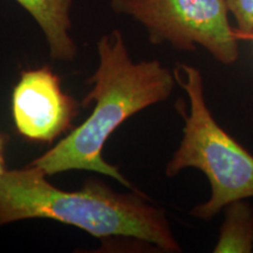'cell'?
<instances>
[{
	"mask_svg": "<svg viewBox=\"0 0 253 253\" xmlns=\"http://www.w3.org/2000/svg\"><path fill=\"white\" fill-rule=\"evenodd\" d=\"M36 20L46 38L50 58L73 61L77 45L71 36L73 0H15Z\"/></svg>",
	"mask_w": 253,
	"mask_h": 253,
	"instance_id": "cell-6",
	"label": "cell"
},
{
	"mask_svg": "<svg viewBox=\"0 0 253 253\" xmlns=\"http://www.w3.org/2000/svg\"><path fill=\"white\" fill-rule=\"evenodd\" d=\"M5 171H6L5 160H4V156H2V154H0V176H1Z\"/></svg>",
	"mask_w": 253,
	"mask_h": 253,
	"instance_id": "cell-9",
	"label": "cell"
},
{
	"mask_svg": "<svg viewBox=\"0 0 253 253\" xmlns=\"http://www.w3.org/2000/svg\"><path fill=\"white\" fill-rule=\"evenodd\" d=\"M4 145H5V138H4V136L0 134V154H2Z\"/></svg>",
	"mask_w": 253,
	"mask_h": 253,
	"instance_id": "cell-10",
	"label": "cell"
},
{
	"mask_svg": "<svg viewBox=\"0 0 253 253\" xmlns=\"http://www.w3.org/2000/svg\"><path fill=\"white\" fill-rule=\"evenodd\" d=\"M99 67L87 80L91 89L82 106H95L84 123L31 166L48 175L87 170L109 176L132 189L118 168L103 158V148L126 120L148 107L166 101L175 87V75L157 60L134 62L121 32L115 30L97 42Z\"/></svg>",
	"mask_w": 253,
	"mask_h": 253,
	"instance_id": "cell-1",
	"label": "cell"
},
{
	"mask_svg": "<svg viewBox=\"0 0 253 253\" xmlns=\"http://www.w3.org/2000/svg\"><path fill=\"white\" fill-rule=\"evenodd\" d=\"M237 23L239 39H250L253 33V0H226Z\"/></svg>",
	"mask_w": 253,
	"mask_h": 253,
	"instance_id": "cell-8",
	"label": "cell"
},
{
	"mask_svg": "<svg viewBox=\"0 0 253 253\" xmlns=\"http://www.w3.org/2000/svg\"><path fill=\"white\" fill-rule=\"evenodd\" d=\"M225 218L214 245L216 253L253 252V208L245 199L225 207Z\"/></svg>",
	"mask_w": 253,
	"mask_h": 253,
	"instance_id": "cell-7",
	"label": "cell"
},
{
	"mask_svg": "<svg viewBox=\"0 0 253 253\" xmlns=\"http://www.w3.org/2000/svg\"><path fill=\"white\" fill-rule=\"evenodd\" d=\"M250 39H252V40H253V33L251 34V37H250Z\"/></svg>",
	"mask_w": 253,
	"mask_h": 253,
	"instance_id": "cell-11",
	"label": "cell"
},
{
	"mask_svg": "<svg viewBox=\"0 0 253 253\" xmlns=\"http://www.w3.org/2000/svg\"><path fill=\"white\" fill-rule=\"evenodd\" d=\"M12 118L19 134L50 143L72 128L80 103L66 94L48 66L21 73L12 93Z\"/></svg>",
	"mask_w": 253,
	"mask_h": 253,
	"instance_id": "cell-5",
	"label": "cell"
},
{
	"mask_svg": "<svg viewBox=\"0 0 253 253\" xmlns=\"http://www.w3.org/2000/svg\"><path fill=\"white\" fill-rule=\"evenodd\" d=\"M173 75L188 95L190 113L183 114V138L167 164L166 173L172 177L186 168H196L208 177L210 198L191 214L209 221L232 202L253 197V155L213 119L205 101L201 72L179 63Z\"/></svg>",
	"mask_w": 253,
	"mask_h": 253,
	"instance_id": "cell-3",
	"label": "cell"
},
{
	"mask_svg": "<svg viewBox=\"0 0 253 253\" xmlns=\"http://www.w3.org/2000/svg\"><path fill=\"white\" fill-rule=\"evenodd\" d=\"M46 173L28 164L0 176V226L27 219L60 221L99 239L130 238L164 252L181 246L162 209L138 191L119 194L99 179L90 178L77 191L58 189Z\"/></svg>",
	"mask_w": 253,
	"mask_h": 253,
	"instance_id": "cell-2",
	"label": "cell"
},
{
	"mask_svg": "<svg viewBox=\"0 0 253 253\" xmlns=\"http://www.w3.org/2000/svg\"><path fill=\"white\" fill-rule=\"evenodd\" d=\"M110 7L143 25L155 45L169 42L186 52L202 46L224 65L238 59L239 36L226 0H110Z\"/></svg>",
	"mask_w": 253,
	"mask_h": 253,
	"instance_id": "cell-4",
	"label": "cell"
}]
</instances>
